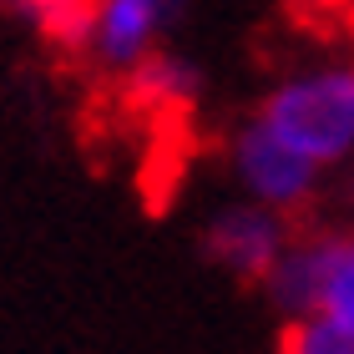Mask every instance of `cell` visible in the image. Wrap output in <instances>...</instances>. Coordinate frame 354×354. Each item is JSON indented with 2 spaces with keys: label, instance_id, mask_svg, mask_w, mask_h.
Masks as SVG:
<instances>
[{
  "label": "cell",
  "instance_id": "277c9868",
  "mask_svg": "<svg viewBox=\"0 0 354 354\" xmlns=\"http://www.w3.org/2000/svg\"><path fill=\"white\" fill-rule=\"evenodd\" d=\"M183 0H106L102 15H96V30H102V56L106 66H132V61L147 51L152 30L172 21Z\"/></svg>",
  "mask_w": 354,
  "mask_h": 354
},
{
  "label": "cell",
  "instance_id": "3957f363",
  "mask_svg": "<svg viewBox=\"0 0 354 354\" xmlns=\"http://www.w3.org/2000/svg\"><path fill=\"white\" fill-rule=\"evenodd\" d=\"M283 248H288V218L259 213V207H233V213L213 218V228L203 233V253L223 263L238 283H263Z\"/></svg>",
  "mask_w": 354,
  "mask_h": 354
},
{
  "label": "cell",
  "instance_id": "52a82bcc",
  "mask_svg": "<svg viewBox=\"0 0 354 354\" xmlns=\"http://www.w3.org/2000/svg\"><path fill=\"white\" fill-rule=\"evenodd\" d=\"M319 309H324V314H334V319H344V324L354 329V238H349L344 259L334 263V273H329V283H324V299H319Z\"/></svg>",
  "mask_w": 354,
  "mask_h": 354
},
{
  "label": "cell",
  "instance_id": "5b68a950",
  "mask_svg": "<svg viewBox=\"0 0 354 354\" xmlns=\"http://www.w3.org/2000/svg\"><path fill=\"white\" fill-rule=\"evenodd\" d=\"M10 6H21L30 21H36L41 41L51 46L56 56L86 61L91 36H96V15H102L96 0H10Z\"/></svg>",
  "mask_w": 354,
  "mask_h": 354
},
{
  "label": "cell",
  "instance_id": "6da1fadb",
  "mask_svg": "<svg viewBox=\"0 0 354 354\" xmlns=\"http://www.w3.org/2000/svg\"><path fill=\"white\" fill-rule=\"evenodd\" d=\"M259 127H268L283 147L304 152L309 162L344 157L354 147V66L279 86L259 106Z\"/></svg>",
  "mask_w": 354,
  "mask_h": 354
},
{
  "label": "cell",
  "instance_id": "7a4b0ae2",
  "mask_svg": "<svg viewBox=\"0 0 354 354\" xmlns=\"http://www.w3.org/2000/svg\"><path fill=\"white\" fill-rule=\"evenodd\" d=\"M238 172L248 177V187L273 207L283 213L288 223H299L314 203V162L294 147H283L268 127L253 122L243 137H238Z\"/></svg>",
  "mask_w": 354,
  "mask_h": 354
},
{
  "label": "cell",
  "instance_id": "8992f818",
  "mask_svg": "<svg viewBox=\"0 0 354 354\" xmlns=\"http://www.w3.org/2000/svg\"><path fill=\"white\" fill-rule=\"evenodd\" d=\"M279 354H354V329L324 309H304L283 324Z\"/></svg>",
  "mask_w": 354,
  "mask_h": 354
}]
</instances>
